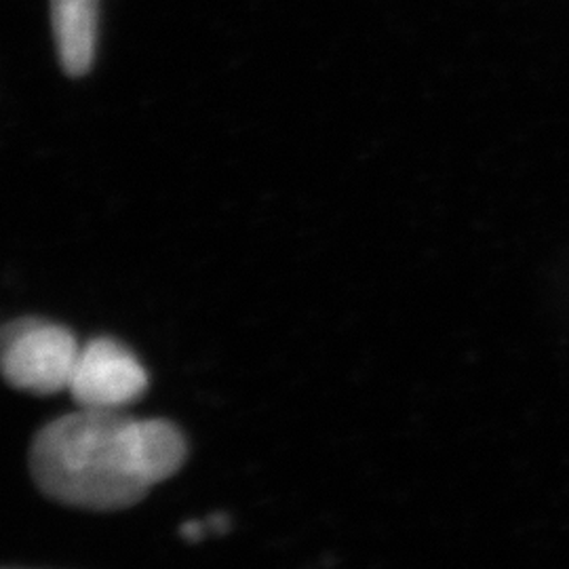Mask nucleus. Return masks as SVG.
Returning a JSON list of instances; mask_svg holds the SVG:
<instances>
[{
  "instance_id": "nucleus-5",
  "label": "nucleus",
  "mask_w": 569,
  "mask_h": 569,
  "mask_svg": "<svg viewBox=\"0 0 569 569\" xmlns=\"http://www.w3.org/2000/svg\"><path fill=\"white\" fill-rule=\"evenodd\" d=\"M207 523L203 521H188V523H183L182 529H180V533H182L186 540H190V542H199V540H203L204 536H207Z\"/></svg>"
},
{
  "instance_id": "nucleus-3",
  "label": "nucleus",
  "mask_w": 569,
  "mask_h": 569,
  "mask_svg": "<svg viewBox=\"0 0 569 569\" xmlns=\"http://www.w3.org/2000/svg\"><path fill=\"white\" fill-rule=\"evenodd\" d=\"M148 371L129 346L114 338H93L81 346L70 397L81 409L119 411L142 399Z\"/></svg>"
},
{
  "instance_id": "nucleus-1",
  "label": "nucleus",
  "mask_w": 569,
  "mask_h": 569,
  "mask_svg": "<svg viewBox=\"0 0 569 569\" xmlns=\"http://www.w3.org/2000/svg\"><path fill=\"white\" fill-rule=\"evenodd\" d=\"M182 430L163 418L81 409L44 425L30 472L44 496L89 510L136 507L186 462Z\"/></svg>"
},
{
  "instance_id": "nucleus-2",
  "label": "nucleus",
  "mask_w": 569,
  "mask_h": 569,
  "mask_svg": "<svg viewBox=\"0 0 569 569\" xmlns=\"http://www.w3.org/2000/svg\"><path fill=\"white\" fill-rule=\"evenodd\" d=\"M79 355L81 345L68 327L26 317L2 329V376L23 392H68Z\"/></svg>"
},
{
  "instance_id": "nucleus-4",
  "label": "nucleus",
  "mask_w": 569,
  "mask_h": 569,
  "mask_svg": "<svg viewBox=\"0 0 569 569\" xmlns=\"http://www.w3.org/2000/svg\"><path fill=\"white\" fill-rule=\"evenodd\" d=\"M100 0H51V23L61 68L70 77L89 72L98 44Z\"/></svg>"
}]
</instances>
